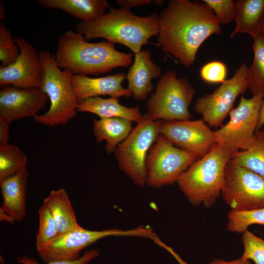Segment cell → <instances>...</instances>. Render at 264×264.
I'll return each mask as SVG.
<instances>
[{"instance_id": "6da1fadb", "label": "cell", "mask_w": 264, "mask_h": 264, "mask_svg": "<svg viewBox=\"0 0 264 264\" xmlns=\"http://www.w3.org/2000/svg\"><path fill=\"white\" fill-rule=\"evenodd\" d=\"M221 33L214 12L204 2L172 0L159 14L158 43L185 67L193 64L208 37Z\"/></svg>"}, {"instance_id": "7a4b0ae2", "label": "cell", "mask_w": 264, "mask_h": 264, "mask_svg": "<svg viewBox=\"0 0 264 264\" xmlns=\"http://www.w3.org/2000/svg\"><path fill=\"white\" fill-rule=\"evenodd\" d=\"M55 56L60 68L72 75H100L118 67H128L132 54L118 51L107 40L90 43L77 32L69 30L59 38Z\"/></svg>"}, {"instance_id": "3957f363", "label": "cell", "mask_w": 264, "mask_h": 264, "mask_svg": "<svg viewBox=\"0 0 264 264\" xmlns=\"http://www.w3.org/2000/svg\"><path fill=\"white\" fill-rule=\"evenodd\" d=\"M75 29L87 41L104 38L121 44L136 54L151 38L158 35L159 15L153 13L141 17L134 15L129 9L110 8L96 21L81 22Z\"/></svg>"}, {"instance_id": "277c9868", "label": "cell", "mask_w": 264, "mask_h": 264, "mask_svg": "<svg viewBox=\"0 0 264 264\" xmlns=\"http://www.w3.org/2000/svg\"><path fill=\"white\" fill-rule=\"evenodd\" d=\"M233 156L228 149L216 143L180 175L176 183L191 204L205 208L215 204L221 195L226 165Z\"/></svg>"}, {"instance_id": "5b68a950", "label": "cell", "mask_w": 264, "mask_h": 264, "mask_svg": "<svg viewBox=\"0 0 264 264\" xmlns=\"http://www.w3.org/2000/svg\"><path fill=\"white\" fill-rule=\"evenodd\" d=\"M39 55L43 68L41 90L46 93L50 102L49 110L33 118L37 123L50 127L65 125L77 114L79 103L71 82L72 74L62 70L57 66L54 55L42 50Z\"/></svg>"}, {"instance_id": "8992f818", "label": "cell", "mask_w": 264, "mask_h": 264, "mask_svg": "<svg viewBox=\"0 0 264 264\" xmlns=\"http://www.w3.org/2000/svg\"><path fill=\"white\" fill-rule=\"evenodd\" d=\"M159 126L160 120L144 114L114 152L119 168L140 187L146 184V158L160 134Z\"/></svg>"}, {"instance_id": "52a82bcc", "label": "cell", "mask_w": 264, "mask_h": 264, "mask_svg": "<svg viewBox=\"0 0 264 264\" xmlns=\"http://www.w3.org/2000/svg\"><path fill=\"white\" fill-rule=\"evenodd\" d=\"M195 92L187 79L177 77L175 70L166 71L147 102L146 113L154 121L191 119L193 116L189 108Z\"/></svg>"}, {"instance_id": "ba28073f", "label": "cell", "mask_w": 264, "mask_h": 264, "mask_svg": "<svg viewBox=\"0 0 264 264\" xmlns=\"http://www.w3.org/2000/svg\"><path fill=\"white\" fill-rule=\"evenodd\" d=\"M154 235L150 226L141 225L129 230L109 229L90 230L81 227L58 235L37 250L43 261H74L81 256V251L97 241L107 237H135L152 239Z\"/></svg>"}, {"instance_id": "9c48e42d", "label": "cell", "mask_w": 264, "mask_h": 264, "mask_svg": "<svg viewBox=\"0 0 264 264\" xmlns=\"http://www.w3.org/2000/svg\"><path fill=\"white\" fill-rule=\"evenodd\" d=\"M264 93L250 98L242 95L239 105L229 113V121L213 131L215 143L228 149L234 155L249 149L253 144L259 122Z\"/></svg>"}, {"instance_id": "30bf717a", "label": "cell", "mask_w": 264, "mask_h": 264, "mask_svg": "<svg viewBox=\"0 0 264 264\" xmlns=\"http://www.w3.org/2000/svg\"><path fill=\"white\" fill-rule=\"evenodd\" d=\"M198 158L195 154L175 146L160 134L146 158V184L158 189L176 182Z\"/></svg>"}, {"instance_id": "8fae6325", "label": "cell", "mask_w": 264, "mask_h": 264, "mask_svg": "<svg viewBox=\"0 0 264 264\" xmlns=\"http://www.w3.org/2000/svg\"><path fill=\"white\" fill-rule=\"evenodd\" d=\"M221 195L231 210L247 211L264 207V177L231 159L226 167Z\"/></svg>"}, {"instance_id": "7c38bea8", "label": "cell", "mask_w": 264, "mask_h": 264, "mask_svg": "<svg viewBox=\"0 0 264 264\" xmlns=\"http://www.w3.org/2000/svg\"><path fill=\"white\" fill-rule=\"evenodd\" d=\"M248 67L242 63L233 76L225 80L211 94L198 98L195 102V110L202 116L209 126L220 127L233 108L239 95L248 88L247 75Z\"/></svg>"}, {"instance_id": "4fadbf2b", "label": "cell", "mask_w": 264, "mask_h": 264, "mask_svg": "<svg viewBox=\"0 0 264 264\" xmlns=\"http://www.w3.org/2000/svg\"><path fill=\"white\" fill-rule=\"evenodd\" d=\"M159 132L175 146L198 158L216 144L213 131L203 119L160 120Z\"/></svg>"}, {"instance_id": "5bb4252c", "label": "cell", "mask_w": 264, "mask_h": 264, "mask_svg": "<svg viewBox=\"0 0 264 264\" xmlns=\"http://www.w3.org/2000/svg\"><path fill=\"white\" fill-rule=\"evenodd\" d=\"M20 54L16 61L5 67L0 66V87L11 85L22 88H41L43 68L39 52L33 45L21 37H14Z\"/></svg>"}, {"instance_id": "9a60e30c", "label": "cell", "mask_w": 264, "mask_h": 264, "mask_svg": "<svg viewBox=\"0 0 264 264\" xmlns=\"http://www.w3.org/2000/svg\"><path fill=\"white\" fill-rule=\"evenodd\" d=\"M48 99L40 88L3 86L0 90V114L12 121L34 117L45 107Z\"/></svg>"}, {"instance_id": "2e32d148", "label": "cell", "mask_w": 264, "mask_h": 264, "mask_svg": "<svg viewBox=\"0 0 264 264\" xmlns=\"http://www.w3.org/2000/svg\"><path fill=\"white\" fill-rule=\"evenodd\" d=\"M126 78L125 73L123 72L98 78L72 75L71 82L80 102L101 95H109L117 98L131 97L132 93L122 85Z\"/></svg>"}, {"instance_id": "e0dca14e", "label": "cell", "mask_w": 264, "mask_h": 264, "mask_svg": "<svg viewBox=\"0 0 264 264\" xmlns=\"http://www.w3.org/2000/svg\"><path fill=\"white\" fill-rule=\"evenodd\" d=\"M161 73V68L152 61L150 51L142 50L135 54L126 76L128 89L135 100H144L154 89L152 79L160 77Z\"/></svg>"}, {"instance_id": "ac0fdd59", "label": "cell", "mask_w": 264, "mask_h": 264, "mask_svg": "<svg viewBox=\"0 0 264 264\" xmlns=\"http://www.w3.org/2000/svg\"><path fill=\"white\" fill-rule=\"evenodd\" d=\"M27 170L0 181L3 202L0 210L15 221H21L26 215Z\"/></svg>"}, {"instance_id": "d6986e66", "label": "cell", "mask_w": 264, "mask_h": 264, "mask_svg": "<svg viewBox=\"0 0 264 264\" xmlns=\"http://www.w3.org/2000/svg\"><path fill=\"white\" fill-rule=\"evenodd\" d=\"M78 112L94 113L100 118L119 117L137 122L141 118L138 106L127 107L122 105L117 98H103L100 96L89 98L79 102Z\"/></svg>"}, {"instance_id": "ffe728a7", "label": "cell", "mask_w": 264, "mask_h": 264, "mask_svg": "<svg viewBox=\"0 0 264 264\" xmlns=\"http://www.w3.org/2000/svg\"><path fill=\"white\" fill-rule=\"evenodd\" d=\"M43 204L49 210L53 216L57 236L81 227L77 222L74 210L65 189L51 191L44 199Z\"/></svg>"}, {"instance_id": "44dd1931", "label": "cell", "mask_w": 264, "mask_h": 264, "mask_svg": "<svg viewBox=\"0 0 264 264\" xmlns=\"http://www.w3.org/2000/svg\"><path fill=\"white\" fill-rule=\"evenodd\" d=\"M44 8L61 9L82 21L90 22L100 19L110 8L106 0H38Z\"/></svg>"}, {"instance_id": "7402d4cb", "label": "cell", "mask_w": 264, "mask_h": 264, "mask_svg": "<svg viewBox=\"0 0 264 264\" xmlns=\"http://www.w3.org/2000/svg\"><path fill=\"white\" fill-rule=\"evenodd\" d=\"M132 121L112 117L94 119L93 133L97 143L106 142V150L108 154L114 153L117 146L129 135L132 130Z\"/></svg>"}, {"instance_id": "603a6c76", "label": "cell", "mask_w": 264, "mask_h": 264, "mask_svg": "<svg viewBox=\"0 0 264 264\" xmlns=\"http://www.w3.org/2000/svg\"><path fill=\"white\" fill-rule=\"evenodd\" d=\"M264 12V0H239L235 2L236 27L231 38L247 33L253 38L259 34L260 21Z\"/></svg>"}, {"instance_id": "cb8c5ba5", "label": "cell", "mask_w": 264, "mask_h": 264, "mask_svg": "<svg viewBox=\"0 0 264 264\" xmlns=\"http://www.w3.org/2000/svg\"><path fill=\"white\" fill-rule=\"evenodd\" d=\"M232 159L240 166L264 177V130L256 131L251 146L236 154Z\"/></svg>"}, {"instance_id": "d4e9b609", "label": "cell", "mask_w": 264, "mask_h": 264, "mask_svg": "<svg viewBox=\"0 0 264 264\" xmlns=\"http://www.w3.org/2000/svg\"><path fill=\"white\" fill-rule=\"evenodd\" d=\"M253 38V63L247 75L248 89L253 95L264 93V36L260 34Z\"/></svg>"}, {"instance_id": "484cf974", "label": "cell", "mask_w": 264, "mask_h": 264, "mask_svg": "<svg viewBox=\"0 0 264 264\" xmlns=\"http://www.w3.org/2000/svg\"><path fill=\"white\" fill-rule=\"evenodd\" d=\"M27 157L17 146L0 148V181L26 170Z\"/></svg>"}, {"instance_id": "4316f807", "label": "cell", "mask_w": 264, "mask_h": 264, "mask_svg": "<svg viewBox=\"0 0 264 264\" xmlns=\"http://www.w3.org/2000/svg\"><path fill=\"white\" fill-rule=\"evenodd\" d=\"M226 228L233 233H243L253 224L264 225V207L247 211L231 210L227 215Z\"/></svg>"}, {"instance_id": "83f0119b", "label": "cell", "mask_w": 264, "mask_h": 264, "mask_svg": "<svg viewBox=\"0 0 264 264\" xmlns=\"http://www.w3.org/2000/svg\"><path fill=\"white\" fill-rule=\"evenodd\" d=\"M39 225L36 235V249L44 246L57 236L55 222L49 210L44 204L39 208Z\"/></svg>"}, {"instance_id": "f1b7e54d", "label": "cell", "mask_w": 264, "mask_h": 264, "mask_svg": "<svg viewBox=\"0 0 264 264\" xmlns=\"http://www.w3.org/2000/svg\"><path fill=\"white\" fill-rule=\"evenodd\" d=\"M20 49L15 42L10 30L0 22V66L5 67L14 63L19 57Z\"/></svg>"}, {"instance_id": "f546056e", "label": "cell", "mask_w": 264, "mask_h": 264, "mask_svg": "<svg viewBox=\"0 0 264 264\" xmlns=\"http://www.w3.org/2000/svg\"><path fill=\"white\" fill-rule=\"evenodd\" d=\"M242 233V241L244 249L241 257L252 260L255 264H264V239L248 230Z\"/></svg>"}, {"instance_id": "4dcf8cb0", "label": "cell", "mask_w": 264, "mask_h": 264, "mask_svg": "<svg viewBox=\"0 0 264 264\" xmlns=\"http://www.w3.org/2000/svg\"><path fill=\"white\" fill-rule=\"evenodd\" d=\"M214 12L220 24H226L234 20L235 2L232 0H203Z\"/></svg>"}, {"instance_id": "1f68e13d", "label": "cell", "mask_w": 264, "mask_h": 264, "mask_svg": "<svg viewBox=\"0 0 264 264\" xmlns=\"http://www.w3.org/2000/svg\"><path fill=\"white\" fill-rule=\"evenodd\" d=\"M226 65L219 61H213L204 65L200 70L201 78L208 83H223L227 76Z\"/></svg>"}, {"instance_id": "d6a6232c", "label": "cell", "mask_w": 264, "mask_h": 264, "mask_svg": "<svg viewBox=\"0 0 264 264\" xmlns=\"http://www.w3.org/2000/svg\"><path fill=\"white\" fill-rule=\"evenodd\" d=\"M99 256V253L96 249H92L86 252L78 259L74 261H55L40 264L34 258L23 255L17 257L18 263L22 264H87L91 260Z\"/></svg>"}, {"instance_id": "836d02e7", "label": "cell", "mask_w": 264, "mask_h": 264, "mask_svg": "<svg viewBox=\"0 0 264 264\" xmlns=\"http://www.w3.org/2000/svg\"><path fill=\"white\" fill-rule=\"evenodd\" d=\"M12 121L0 114V148L9 144L10 125Z\"/></svg>"}, {"instance_id": "e575fe53", "label": "cell", "mask_w": 264, "mask_h": 264, "mask_svg": "<svg viewBox=\"0 0 264 264\" xmlns=\"http://www.w3.org/2000/svg\"><path fill=\"white\" fill-rule=\"evenodd\" d=\"M151 2V0H117L116 3L121 8L129 9L134 7L149 4Z\"/></svg>"}, {"instance_id": "d590c367", "label": "cell", "mask_w": 264, "mask_h": 264, "mask_svg": "<svg viewBox=\"0 0 264 264\" xmlns=\"http://www.w3.org/2000/svg\"><path fill=\"white\" fill-rule=\"evenodd\" d=\"M207 264H253V263L250 260H244L240 257L239 259L229 261L221 259H216Z\"/></svg>"}, {"instance_id": "8d00e7d4", "label": "cell", "mask_w": 264, "mask_h": 264, "mask_svg": "<svg viewBox=\"0 0 264 264\" xmlns=\"http://www.w3.org/2000/svg\"><path fill=\"white\" fill-rule=\"evenodd\" d=\"M264 125V94L262 99V104L260 108L259 122L257 131L261 130L262 126Z\"/></svg>"}, {"instance_id": "74e56055", "label": "cell", "mask_w": 264, "mask_h": 264, "mask_svg": "<svg viewBox=\"0 0 264 264\" xmlns=\"http://www.w3.org/2000/svg\"><path fill=\"white\" fill-rule=\"evenodd\" d=\"M0 220H6L10 223H13L15 220L9 215L0 210Z\"/></svg>"}, {"instance_id": "f35d334b", "label": "cell", "mask_w": 264, "mask_h": 264, "mask_svg": "<svg viewBox=\"0 0 264 264\" xmlns=\"http://www.w3.org/2000/svg\"><path fill=\"white\" fill-rule=\"evenodd\" d=\"M259 34L264 36V12L261 18L259 28Z\"/></svg>"}, {"instance_id": "ab89813d", "label": "cell", "mask_w": 264, "mask_h": 264, "mask_svg": "<svg viewBox=\"0 0 264 264\" xmlns=\"http://www.w3.org/2000/svg\"><path fill=\"white\" fill-rule=\"evenodd\" d=\"M5 8L4 4L0 1V20L3 21L5 18Z\"/></svg>"}, {"instance_id": "60d3db41", "label": "cell", "mask_w": 264, "mask_h": 264, "mask_svg": "<svg viewBox=\"0 0 264 264\" xmlns=\"http://www.w3.org/2000/svg\"><path fill=\"white\" fill-rule=\"evenodd\" d=\"M163 2V0H154V2L158 5H161Z\"/></svg>"}, {"instance_id": "b9f144b4", "label": "cell", "mask_w": 264, "mask_h": 264, "mask_svg": "<svg viewBox=\"0 0 264 264\" xmlns=\"http://www.w3.org/2000/svg\"><path fill=\"white\" fill-rule=\"evenodd\" d=\"M180 264H186L184 261L180 263Z\"/></svg>"}]
</instances>
